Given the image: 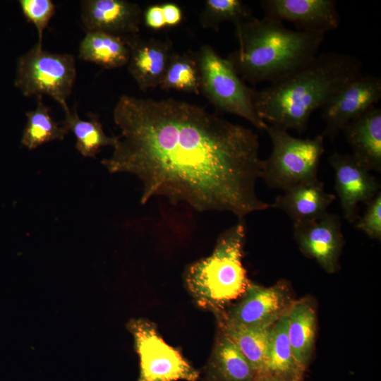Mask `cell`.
Instances as JSON below:
<instances>
[{
  "mask_svg": "<svg viewBox=\"0 0 381 381\" xmlns=\"http://www.w3.org/2000/svg\"><path fill=\"white\" fill-rule=\"evenodd\" d=\"M27 122L23 131L21 144L29 150H34L42 145L54 140H61L68 133L61 122L55 121L50 109L37 97V107L25 114Z\"/></svg>",
  "mask_w": 381,
  "mask_h": 381,
  "instance_id": "obj_24",
  "label": "cell"
},
{
  "mask_svg": "<svg viewBox=\"0 0 381 381\" xmlns=\"http://www.w3.org/2000/svg\"><path fill=\"white\" fill-rule=\"evenodd\" d=\"M142 18L145 25L151 29L158 30L166 26L161 5H152L147 7Z\"/></svg>",
  "mask_w": 381,
  "mask_h": 381,
  "instance_id": "obj_29",
  "label": "cell"
},
{
  "mask_svg": "<svg viewBox=\"0 0 381 381\" xmlns=\"http://www.w3.org/2000/svg\"><path fill=\"white\" fill-rule=\"evenodd\" d=\"M164 20L166 26H175L182 19L181 8L174 3H165L161 5Z\"/></svg>",
  "mask_w": 381,
  "mask_h": 381,
  "instance_id": "obj_30",
  "label": "cell"
},
{
  "mask_svg": "<svg viewBox=\"0 0 381 381\" xmlns=\"http://www.w3.org/2000/svg\"><path fill=\"white\" fill-rule=\"evenodd\" d=\"M265 15L293 23L300 31L325 35L340 25L335 0H262Z\"/></svg>",
  "mask_w": 381,
  "mask_h": 381,
  "instance_id": "obj_13",
  "label": "cell"
},
{
  "mask_svg": "<svg viewBox=\"0 0 381 381\" xmlns=\"http://www.w3.org/2000/svg\"><path fill=\"white\" fill-rule=\"evenodd\" d=\"M222 332L236 346L255 370L256 375L265 373L268 329L245 327L222 322Z\"/></svg>",
  "mask_w": 381,
  "mask_h": 381,
  "instance_id": "obj_23",
  "label": "cell"
},
{
  "mask_svg": "<svg viewBox=\"0 0 381 381\" xmlns=\"http://www.w3.org/2000/svg\"><path fill=\"white\" fill-rule=\"evenodd\" d=\"M288 337L294 358L305 372L313 353L315 311L307 299L292 302L287 311Z\"/></svg>",
  "mask_w": 381,
  "mask_h": 381,
  "instance_id": "obj_19",
  "label": "cell"
},
{
  "mask_svg": "<svg viewBox=\"0 0 381 381\" xmlns=\"http://www.w3.org/2000/svg\"><path fill=\"white\" fill-rule=\"evenodd\" d=\"M130 47L128 71L139 89L146 91L159 86L174 52L169 40H141L126 37Z\"/></svg>",
  "mask_w": 381,
  "mask_h": 381,
  "instance_id": "obj_15",
  "label": "cell"
},
{
  "mask_svg": "<svg viewBox=\"0 0 381 381\" xmlns=\"http://www.w3.org/2000/svg\"><path fill=\"white\" fill-rule=\"evenodd\" d=\"M329 162L334 172V188L344 218L354 223L358 218V204H367L380 190L370 171L352 154L334 152Z\"/></svg>",
  "mask_w": 381,
  "mask_h": 381,
  "instance_id": "obj_12",
  "label": "cell"
},
{
  "mask_svg": "<svg viewBox=\"0 0 381 381\" xmlns=\"http://www.w3.org/2000/svg\"><path fill=\"white\" fill-rule=\"evenodd\" d=\"M140 360L137 381H197L200 373L159 335L155 325L139 318L129 322Z\"/></svg>",
  "mask_w": 381,
  "mask_h": 381,
  "instance_id": "obj_8",
  "label": "cell"
},
{
  "mask_svg": "<svg viewBox=\"0 0 381 381\" xmlns=\"http://www.w3.org/2000/svg\"><path fill=\"white\" fill-rule=\"evenodd\" d=\"M253 381H288L284 378H282L280 377L268 374V373H264V374H260L257 375L253 380Z\"/></svg>",
  "mask_w": 381,
  "mask_h": 381,
  "instance_id": "obj_31",
  "label": "cell"
},
{
  "mask_svg": "<svg viewBox=\"0 0 381 381\" xmlns=\"http://www.w3.org/2000/svg\"><path fill=\"white\" fill-rule=\"evenodd\" d=\"M294 237L301 252L315 259L328 273L339 269L345 241L340 217L325 212L315 219L294 223Z\"/></svg>",
  "mask_w": 381,
  "mask_h": 381,
  "instance_id": "obj_11",
  "label": "cell"
},
{
  "mask_svg": "<svg viewBox=\"0 0 381 381\" xmlns=\"http://www.w3.org/2000/svg\"><path fill=\"white\" fill-rule=\"evenodd\" d=\"M250 8L240 0H206L200 14L201 25L214 28L224 22L236 25L252 17Z\"/></svg>",
  "mask_w": 381,
  "mask_h": 381,
  "instance_id": "obj_26",
  "label": "cell"
},
{
  "mask_svg": "<svg viewBox=\"0 0 381 381\" xmlns=\"http://www.w3.org/2000/svg\"><path fill=\"white\" fill-rule=\"evenodd\" d=\"M241 300L225 314L223 322L250 328H270L291 304L287 284L264 287L250 282Z\"/></svg>",
  "mask_w": 381,
  "mask_h": 381,
  "instance_id": "obj_10",
  "label": "cell"
},
{
  "mask_svg": "<svg viewBox=\"0 0 381 381\" xmlns=\"http://www.w3.org/2000/svg\"><path fill=\"white\" fill-rule=\"evenodd\" d=\"M303 373L294 358L289 340L286 312L268 329V350L265 373L288 381H302Z\"/></svg>",
  "mask_w": 381,
  "mask_h": 381,
  "instance_id": "obj_21",
  "label": "cell"
},
{
  "mask_svg": "<svg viewBox=\"0 0 381 381\" xmlns=\"http://www.w3.org/2000/svg\"><path fill=\"white\" fill-rule=\"evenodd\" d=\"M206 381H253L256 373L234 343L222 332L205 370Z\"/></svg>",
  "mask_w": 381,
  "mask_h": 381,
  "instance_id": "obj_18",
  "label": "cell"
},
{
  "mask_svg": "<svg viewBox=\"0 0 381 381\" xmlns=\"http://www.w3.org/2000/svg\"><path fill=\"white\" fill-rule=\"evenodd\" d=\"M113 119L120 135L102 164L110 173L137 176L142 204L162 196L239 219L270 207L256 193L263 159L252 129L186 102L126 95Z\"/></svg>",
  "mask_w": 381,
  "mask_h": 381,
  "instance_id": "obj_1",
  "label": "cell"
},
{
  "mask_svg": "<svg viewBox=\"0 0 381 381\" xmlns=\"http://www.w3.org/2000/svg\"><path fill=\"white\" fill-rule=\"evenodd\" d=\"M76 76L72 54L49 52L35 43L18 58L14 85L25 97L48 95L66 111Z\"/></svg>",
  "mask_w": 381,
  "mask_h": 381,
  "instance_id": "obj_7",
  "label": "cell"
},
{
  "mask_svg": "<svg viewBox=\"0 0 381 381\" xmlns=\"http://www.w3.org/2000/svg\"><path fill=\"white\" fill-rule=\"evenodd\" d=\"M265 131L272 148L270 156L262 160L260 178L270 188L285 190L318 179L320 162L325 152V137L322 134L303 139L267 123Z\"/></svg>",
  "mask_w": 381,
  "mask_h": 381,
  "instance_id": "obj_5",
  "label": "cell"
},
{
  "mask_svg": "<svg viewBox=\"0 0 381 381\" xmlns=\"http://www.w3.org/2000/svg\"><path fill=\"white\" fill-rule=\"evenodd\" d=\"M352 155L370 171L381 172V109L375 106L342 131Z\"/></svg>",
  "mask_w": 381,
  "mask_h": 381,
  "instance_id": "obj_17",
  "label": "cell"
},
{
  "mask_svg": "<svg viewBox=\"0 0 381 381\" xmlns=\"http://www.w3.org/2000/svg\"><path fill=\"white\" fill-rule=\"evenodd\" d=\"M363 215L358 218L355 227L372 239H381V192L367 204Z\"/></svg>",
  "mask_w": 381,
  "mask_h": 381,
  "instance_id": "obj_28",
  "label": "cell"
},
{
  "mask_svg": "<svg viewBox=\"0 0 381 381\" xmlns=\"http://www.w3.org/2000/svg\"><path fill=\"white\" fill-rule=\"evenodd\" d=\"M200 78V91L219 110L240 116L260 130L267 123L258 115L253 104L254 89L238 75L227 59L209 44L195 55Z\"/></svg>",
  "mask_w": 381,
  "mask_h": 381,
  "instance_id": "obj_6",
  "label": "cell"
},
{
  "mask_svg": "<svg viewBox=\"0 0 381 381\" xmlns=\"http://www.w3.org/2000/svg\"><path fill=\"white\" fill-rule=\"evenodd\" d=\"M142 16L140 7L126 0L80 1V19L86 32L99 31L123 37L138 35Z\"/></svg>",
  "mask_w": 381,
  "mask_h": 381,
  "instance_id": "obj_14",
  "label": "cell"
},
{
  "mask_svg": "<svg viewBox=\"0 0 381 381\" xmlns=\"http://www.w3.org/2000/svg\"><path fill=\"white\" fill-rule=\"evenodd\" d=\"M18 3L24 17L37 30L36 43L42 46L44 31L55 13L54 4L51 0H20Z\"/></svg>",
  "mask_w": 381,
  "mask_h": 381,
  "instance_id": "obj_27",
  "label": "cell"
},
{
  "mask_svg": "<svg viewBox=\"0 0 381 381\" xmlns=\"http://www.w3.org/2000/svg\"><path fill=\"white\" fill-rule=\"evenodd\" d=\"M381 99V78L363 74L355 78L320 108L324 137L334 140L353 119L375 107Z\"/></svg>",
  "mask_w": 381,
  "mask_h": 381,
  "instance_id": "obj_9",
  "label": "cell"
},
{
  "mask_svg": "<svg viewBox=\"0 0 381 381\" xmlns=\"http://www.w3.org/2000/svg\"><path fill=\"white\" fill-rule=\"evenodd\" d=\"M64 112L65 117L61 123L74 135L75 148L83 156L95 157L102 147L115 145L116 136L106 135L98 115L91 113L88 121L80 119L76 105L72 111L69 109Z\"/></svg>",
  "mask_w": 381,
  "mask_h": 381,
  "instance_id": "obj_22",
  "label": "cell"
},
{
  "mask_svg": "<svg viewBox=\"0 0 381 381\" xmlns=\"http://www.w3.org/2000/svg\"><path fill=\"white\" fill-rule=\"evenodd\" d=\"M130 47L127 38L103 32H87L78 47V58L104 68L127 65Z\"/></svg>",
  "mask_w": 381,
  "mask_h": 381,
  "instance_id": "obj_20",
  "label": "cell"
},
{
  "mask_svg": "<svg viewBox=\"0 0 381 381\" xmlns=\"http://www.w3.org/2000/svg\"><path fill=\"white\" fill-rule=\"evenodd\" d=\"M243 219L222 233L212 253L187 269L186 285L196 302L219 311L245 293L250 282L243 265Z\"/></svg>",
  "mask_w": 381,
  "mask_h": 381,
  "instance_id": "obj_4",
  "label": "cell"
},
{
  "mask_svg": "<svg viewBox=\"0 0 381 381\" xmlns=\"http://www.w3.org/2000/svg\"><path fill=\"white\" fill-rule=\"evenodd\" d=\"M334 200L335 195L326 192L324 183L316 179L284 190L270 206L284 211L296 223L322 215Z\"/></svg>",
  "mask_w": 381,
  "mask_h": 381,
  "instance_id": "obj_16",
  "label": "cell"
},
{
  "mask_svg": "<svg viewBox=\"0 0 381 381\" xmlns=\"http://www.w3.org/2000/svg\"><path fill=\"white\" fill-rule=\"evenodd\" d=\"M363 74V62L353 55L318 53L291 74L262 90H254V107L266 123L301 133L315 111Z\"/></svg>",
  "mask_w": 381,
  "mask_h": 381,
  "instance_id": "obj_2",
  "label": "cell"
},
{
  "mask_svg": "<svg viewBox=\"0 0 381 381\" xmlns=\"http://www.w3.org/2000/svg\"><path fill=\"white\" fill-rule=\"evenodd\" d=\"M159 87L198 95L200 78L195 56L173 52Z\"/></svg>",
  "mask_w": 381,
  "mask_h": 381,
  "instance_id": "obj_25",
  "label": "cell"
},
{
  "mask_svg": "<svg viewBox=\"0 0 381 381\" xmlns=\"http://www.w3.org/2000/svg\"><path fill=\"white\" fill-rule=\"evenodd\" d=\"M235 26L238 48L226 58L238 75L255 85L274 83L303 67L318 54L325 35L294 30L265 16Z\"/></svg>",
  "mask_w": 381,
  "mask_h": 381,
  "instance_id": "obj_3",
  "label": "cell"
}]
</instances>
